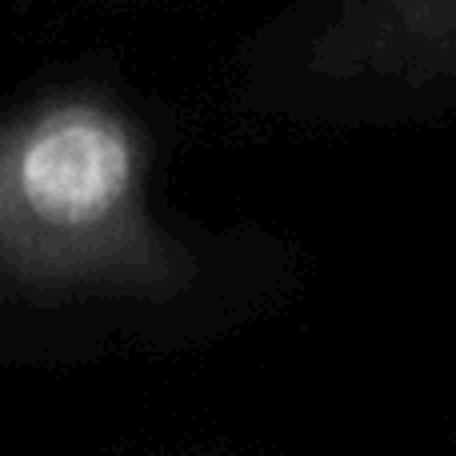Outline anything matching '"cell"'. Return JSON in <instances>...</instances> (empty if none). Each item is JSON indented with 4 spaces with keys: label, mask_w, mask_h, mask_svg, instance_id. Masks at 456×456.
<instances>
[{
    "label": "cell",
    "mask_w": 456,
    "mask_h": 456,
    "mask_svg": "<svg viewBox=\"0 0 456 456\" xmlns=\"http://www.w3.org/2000/svg\"><path fill=\"white\" fill-rule=\"evenodd\" d=\"M300 69L324 85H449L456 0H332L308 28Z\"/></svg>",
    "instance_id": "cell-2"
},
{
    "label": "cell",
    "mask_w": 456,
    "mask_h": 456,
    "mask_svg": "<svg viewBox=\"0 0 456 456\" xmlns=\"http://www.w3.org/2000/svg\"><path fill=\"white\" fill-rule=\"evenodd\" d=\"M149 136L104 93H56L0 120V292L173 300L192 252L152 216Z\"/></svg>",
    "instance_id": "cell-1"
}]
</instances>
